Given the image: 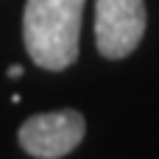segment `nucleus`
Instances as JSON below:
<instances>
[{
  "instance_id": "f257e3e1",
  "label": "nucleus",
  "mask_w": 159,
  "mask_h": 159,
  "mask_svg": "<svg viewBox=\"0 0 159 159\" xmlns=\"http://www.w3.org/2000/svg\"><path fill=\"white\" fill-rule=\"evenodd\" d=\"M87 0H25L22 39L28 56L45 70H64L78 59Z\"/></svg>"
},
{
  "instance_id": "f03ea898",
  "label": "nucleus",
  "mask_w": 159,
  "mask_h": 159,
  "mask_svg": "<svg viewBox=\"0 0 159 159\" xmlns=\"http://www.w3.org/2000/svg\"><path fill=\"white\" fill-rule=\"evenodd\" d=\"M145 0H95V45L106 59H126L145 34Z\"/></svg>"
},
{
  "instance_id": "7ed1b4c3",
  "label": "nucleus",
  "mask_w": 159,
  "mask_h": 159,
  "mask_svg": "<svg viewBox=\"0 0 159 159\" xmlns=\"http://www.w3.org/2000/svg\"><path fill=\"white\" fill-rule=\"evenodd\" d=\"M84 131H87V120L81 112L59 109V112L28 117L20 126L17 140L25 154L36 159H61L70 151H75V145L84 140Z\"/></svg>"
},
{
  "instance_id": "20e7f679",
  "label": "nucleus",
  "mask_w": 159,
  "mask_h": 159,
  "mask_svg": "<svg viewBox=\"0 0 159 159\" xmlns=\"http://www.w3.org/2000/svg\"><path fill=\"white\" fill-rule=\"evenodd\" d=\"M20 75H22V67H20V64L8 67V78H20Z\"/></svg>"
}]
</instances>
